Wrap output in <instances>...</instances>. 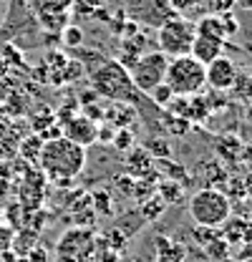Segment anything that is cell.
<instances>
[{"mask_svg":"<svg viewBox=\"0 0 252 262\" xmlns=\"http://www.w3.org/2000/svg\"><path fill=\"white\" fill-rule=\"evenodd\" d=\"M194 33H197V35H207V38H217V40H224V43H227V35H224L220 15H215V13L202 15V18L194 23Z\"/></svg>","mask_w":252,"mask_h":262,"instance_id":"cell-15","label":"cell"},{"mask_svg":"<svg viewBox=\"0 0 252 262\" xmlns=\"http://www.w3.org/2000/svg\"><path fill=\"white\" fill-rule=\"evenodd\" d=\"M242 146H245V144H242L237 136H232V134H227V136H217V141H215V151L220 154V159H224V162H229V164L240 162Z\"/></svg>","mask_w":252,"mask_h":262,"instance_id":"cell-14","label":"cell"},{"mask_svg":"<svg viewBox=\"0 0 252 262\" xmlns=\"http://www.w3.org/2000/svg\"><path fill=\"white\" fill-rule=\"evenodd\" d=\"M157 43L159 51L166 58H179L192 53V43H194V23L187 15H174L169 20H164L157 28Z\"/></svg>","mask_w":252,"mask_h":262,"instance_id":"cell-5","label":"cell"},{"mask_svg":"<svg viewBox=\"0 0 252 262\" xmlns=\"http://www.w3.org/2000/svg\"><path fill=\"white\" fill-rule=\"evenodd\" d=\"M61 129H63V136H66V139H71L73 144H78V146H83V149L96 144V129H98V124L91 121L89 116H83V114H76L73 119H68Z\"/></svg>","mask_w":252,"mask_h":262,"instance_id":"cell-10","label":"cell"},{"mask_svg":"<svg viewBox=\"0 0 252 262\" xmlns=\"http://www.w3.org/2000/svg\"><path fill=\"white\" fill-rule=\"evenodd\" d=\"M235 8H242V10H252V0H235Z\"/></svg>","mask_w":252,"mask_h":262,"instance_id":"cell-37","label":"cell"},{"mask_svg":"<svg viewBox=\"0 0 252 262\" xmlns=\"http://www.w3.org/2000/svg\"><path fill=\"white\" fill-rule=\"evenodd\" d=\"M207 8H209V13L222 15V13H229L235 8V0H207Z\"/></svg>","mask_w":252,"mask_h":262,"instance_id":"cell-32","label":"cell"},{"mask_svg":"<svg viewBox=\"0 0 252 262\" xmlns=\"http://www.w3.org/2000/svg\"><path fill=\"white\" fill-rule=\"evenodd\" d=\"M157 192L166 204H177V202H182V196H184V187H182V182H174V179H164V177H161Z\"/></svg>","mask_w":252,"mask_h":262,"instance_id":"cell-18","label":"cell"},{"mask_svg":"<svg viewBox=\"0 0 252 262\" xmlns=\"http://www.w3.org/2000/svg\"><path fill=\"white\" fill-rule=\"evenodd\" d=\"M114 134H116V129H114L111 124H103V126L96 129V141H101V144H111Z\"/></svg>","mask_w":252,"mask_h":262,"instance_id":"cell-33","label":"cell"},{"mask_svg":"<svg viewBox=\"0 0 252 262\" xmlns=\"http://www.w3.org/2000/svg\"><path fill=\"white\" fill-rule=\"evenodd\" d=\"M169 5H172V10L174 13H179V15H187L189 10H194L199 3H204V0H166Z\"/></svg>","mask_w":252,"mask_h":262,"instance_id":"cell-31","label":"cell"},{"mask_svg":"<svg viewBox=\"0 0 252 262\" xmlns=\"http://www.w3.org/2000/svg\"><path fill=\"white\" fill-rule=\"evenodd\" d=\"M103 5H106V0H76L73 3L76 13H81L86 18H94L98 10H103Z\"/></svg>","mask_w":252,"mask_h":262,"instance_id":"cell-28","label":"cell"},{"mask_svg":"<svg viewBox=\"0 0 252 262\" xmlns=\"http://www.w3.org/2000/svg\"><path fill=\"white\" fill-rule=\"evenodd\" d=\"M242 189H245V196H250L252 199V171L245 174V179H242Z\"/></svg>","mask_w":252,"mask_h":262,"instance_id":"cell-36","label":"cell"},{"mask_svg":"<svg viewBox=\"0 0 252 262\" xmlns=\"http://www.w3.org/2000/svg\"><path fill=\"white\" fill-rule=\"evenodd\" d=\"M35 164L40 166L46 179H51L53 184L68 187L86 169V149L73 144L66 136H58L53 141H43L40 157Z\"/></svg>","mask_w":252,"mask_h":262,"instance_id":"cell-1","label":"cell"},{"mask_svg":"<svg viewBox=\"0 0 252 262\" xmlns=\"http://www.w3.org/2000/svg\"><path fill=\"white\" fill-rule=\"evenodd\" d=\"M116 187H119L121 192H126V194H134V179H131L129 174H126V177L121 174V177L116 179Z\"/></svg>","mask_w":252,"mask_h":262,"instance_id":"cell-34","label":"cell"},{"mask_svg":"<svg viewBox=\"0 0 252 262\" xmlns=\"http://www.w3.org/2000/svg\"><path fill=\"white\" fill-rule=\"evenodd\" d=\"M237 63L229 58V56H217L212 63L204 66V81H207V86L212 89V91H217V94H227L229 89H232V83H235V78H237Z\"/></svg>","mask_w":252,"mask_h":262,"instance_id":"cell-8","label":"cell"},{"mask_svg":"<svg viewBox=\"0 0 252 262\" xmlns=\"http://www.w3.org/2000/svg\"><path fill=\"white\" fill-rule=\"evenodd\" d=\"M111 146L119 149V151H131V146H134V131L131 129H116L114 139H111Z\"/></svg>","mask_w":252,"mask_h":262,"instance_id":"cell-27","label":"cell"},{"mask_svg":"<svg viewBox=\"0 0 252 262\" xmlns=\"http://www.w3.org/2000/svg\"><path fill=\"white\" fill-rule=\"evenodd\" d=\"M245 119L252 124V101H247V106H245Z\"/></svg>","mask_w":252,"mask_h":262,"instance_id":"cell-38","label":"cell"},{"mask_svg":"<svg viewBox=\"0 0 252 262\" xmlns=\"http://www.w3.org/2000/svg\"><path fill=\"white\" fill-rule=\"evenodd\" d=\"M0 222H3V209H0Z\"/></svg>","mask_w":252,"mask_h":262,"instance_id":"cell-40","label":"cell"},{"mask_svg":"<svg viewBox=\"0 0 252 262\" xmlns=\"http://www.w3.org/2000/svg\"><path fill=\"white\" fill-rule=\"evenodd\" d=\"M89 78H91V89L101 98H109V101H134V96L139 94L131 83V76L119 61H111V58H103L98 66H94L89 71Z\"/></svg>","mask_w":252,"mask_h":262,"instance_id":"cell-2","label":"cell"},{"mask_svg":"<svg viewBox=\"0 0 252 262\" xmlns=\"http://www.w3.org/2000/svg\"><path fill=\"white\" fill-rule=\"evenodd\" d=\"M149 96H152V101H154L157 106L166 108V106L172 103V98H174V91H172V89H169V86H166V83L161 81L159 86H154V89L149 91Z\"/></svg>","mask_w":252,"mask_h":262,"instance_id":"cell-26","label":"cell"},{"mask_svg":"<svg viewBox=\"0 0 252 262\" xmlns=\"http://www.w3.org/2000/svg\"><path fill=\"white\" fill-rule=\"evenodd\" d=\"M144 151H146L152 159H169V154H172V146H169L164 139L152 136V139H146V141H144Z\"/></svg>","mask_w":252,"mask_h":262,"instance_id":"cell-21","label":"cell"},{"mask_svg":"<svg viewBox=\"0 0 252 262\" xmlns=\"http://www.w3.org/2000/svg\"><path fill=\"white\" fill-rule=\"evenodd\" d=\"M33 15H35V23H40L43 33L58 35V33L68 26V13H46V10H35Z\"/></svg>","mask_w":252,"mask_h":262,"instance_id":"cell-17","label":"cell"},{"mask_svg":"<svg viewBox=\"0 0 252 262\" xmlns=\"http://www.w3.org/2000/svg\"><path fill=\"white\" fill-rule=\"evenodd\" d=\"M164 83L174 91V96H197L204 91V66L199 63L194 56H179L169 58Z\"/></svg>","mask_w":252,"mask_h":262,"instance_id":"cell-4","label":"cell"},{"mask_svg":"<svg viewBox=\"0 0 252 262\" xmlns=\"http://www.w3.org/2000/svg\"><path fill=\"white\" fill-rule=\"evenodd\" d=\"M129 13L134 15V20H141V23L157 26V28L164 20L179 15V13L172 10V5H169L166 0H134V3L129 5Z\"/></svg>","mask_w":252,"mask_h":262,"instance_id":"cell-9","label":"cell"},{"mask_svg":"<svg viewBox=\"0 0 252 262\" xmlns=\"http://www.w3.org/2000/svg\"><path fill=\"white\" fill-rule=\"evenodd\" d=\"M76 0H35L33 10H46V13H71Z\"/></svg>","mask_w":252,"mask_h":262,"instance_id":"cell-24","label":"cell"},{"mask_svg":"<svg viewBox=\"0 0 252 262\" xmlns=\"http://www.w3.org/2000/svg\"><path fill=\"white\" fill-rule=\"evenodd\" d=\"M98 98H101V96L96 94L94 89H89L86 94H81V96H78V106H91V103H96Z\"/></svg>","mask_w":252,"mask_h":262,"instance_id":"cell-35","label":"cell"},{"mask_svg":"<svg viewBox=\"0 0 252 262\" xmlns=\"http://www.w3.org/2000/svg\"><path fill=\"white\" fill-rule=\"evenodd\" d=\"M166 66H169V58H166L161 51L141 53L139 61L131 66V71H129L134 89H136L139 94H149L154 86H159V83L164 81Z\"/></svg>","mask_w":252,"mask_h":262,"instance_id":"cell-7","label":"cell"},{"mask_svg":"<svg viewBox=\"0 0 252 262\" xmlns=\"http://www.w3.org/2000/svg\"><path fill=\"white\" fill-rule=\"evenodd\" d=\"M126 171H129L131 179H144V177H149L152 171H157V164H154V159H152L144 149H134V151L129 154Z\"/></svg>","mask_w":252,"mask_h":262,"instance_id":"cell-13","label":"cell"},{"mask_svg":"<svg viewBox=\"0 0 252 262\" xmlns=\"http://www.w3.org/2000/svg\"><path fill=\"white\" fill-rule=\"evenodd\" d=\"M3 73H5V63L0 61V78H3Z\"/></svg>","mask_w":252,"mask_h":262,"instance_id":"cell-39","label":"cell"},{"mask_svg":"<svg viewBox=\"0 0 252 262\" xmlns=\"http://www.w3.org/2000/svg\"><path fill=\"white\" fill-rule=\"evenodd\" d=\"M220 20H222V28H224V35H227V38H232V35H237V33L242 31V23L235 18L232 10H229V13H222Z\"/></svg>","mask_w":252,"mask_h":262,"instance_id":"cell-30","label":"cell"},{"mask_svg":"<svg viewBox=\"0 0 252 262\" xmlns=\"http://www.w3.org/2000/svg\"><path fill=\"white\" fill-rule=\"evenodd\" d=\"M103 119H106V124H111L114 129H129V126L139 119V114H136V108H134L129 101H114L111 108L103 114Z\"/></svg>","mask_w":252,"mask_h":262,"instance_id":"cell-12","label":"cell"},{"mask_svg":"<svg viewBox=\"0 0 252 262\" xmlns=\"http://www.w3.org/2000/svg\"><path fill=\"white\" fill-rule=\"evenodd\" d=\"M40 149H43V139H40L38 134H31V136H26V139L20 141V157H23L26 162H31V164L38 162Z\"/></svg>","mask_w":252,"mask_h":262,"instance_id":"cell-20","label":"cell"},{"mask_svg":"<svg viewBox=\"0 0 252 262\" xmlns=\"http://www.w3.org/2000/svg\"><path fill=\"white\" fill-rule=\"evenodd\" d=\"M157 262H184V247L169 237H157Z\"/></svg>","mask_w":252,"mask_h":262,"instance_id":"cell-16","label":"cell"},{"mask_svg":"<svg viewBox=\"0 0 252 262\" xmlns=\"http://www.w3.org/2000/svg\"><path fill=\"white\" fill-rule=\"evenodd\" d=\"M96 247V234L89 227L66 229L53 250V262H91Z\"/></svg>","mask_w":252,"mask_h":262,"instance_id":"cell-6","label":"cell"},{"mask_svg":"<svg viewBox=\"0 0 252 262\" xmlns=\"http://www.w3.org/2000/svg\"><path fill=\"white\" fill-rule=\"evenodd\" d=\"M232 214V202L222 189L215 187H204L199 192H194L189 199V217L194 220L197 227H209L220 229L227 225Z\"/></svg>","mask_w":252,"mask_h":262,"instance_id":"cell-3","label":"cell"},{"mask_svg":"<svg viewBox=\"0 0 252 262\" xmlns=\"http://www.w3.org/2000/svg\"><path fill=\"white\" fill-rule=\"evenodd\" d=\"M58 38H61V43L66 48H73V51H78L83 46V31L78 26H66Z\"/></svg>","mask_w":252,"mask_h":262,"instance_id":"cell-23","label":"cell"},{"mask_svg":"<svg viewBox=\"0 0 252 262\" xmlns=\"http://www.w3.org/2000/svg\"><path fill=\"white\" fill-rule=\"evenodd\" d=\"M164 207H166V202L159 194H152L144 202V207H141V220H144V222H154L159 214L164 212Z\"/></svg>","mask_w":252,"mask_h":262,"instance_id":"cell-22","label":"cell"},{"mask_svg":"<svg viewBox=\"0 0 252 262\" xmlns=\"http://www.w3.org/2000/svg\"><path fill=\"white\" fill-rule=\"evenodd\" d=\"M0 3H5V0H0Z\"/></svg>","mask_w":252,"mask_h":262,"instance_id":"cell-41","label":"cell"},{"mask_svg":"<svg viewBox=\"0 0 252 262\" xmlns=\"http://www.w3.org/2000/svg\"><path fill=\"white\" fill-rule=\"evenodd\" d=\"M224 53V40H217V38H207V35H197L194 33V43H192V53L202 66L212 63L217 56Z\"/></svg>","mask_w":252,"mask_h":262,"instance_id":"cell-11","label":"cell"},{"mask_svg":"<svg viewBox=\"0 0 252 262\" xmlns=\"http://www.w3.org/2000/svg\"><path fill=\"white\" fill-rule=\"evenodd\" d=\"M91 207H94V212H103V214H111L114 212L109 192H94L91 194Z\"/></svg>","mask_w":252,"mask_h":262,"instance_id":"cell-29","label":"cell"},{"mask_svg":"<svg viewBox=\"0 0 252 262\" xmlns=\"http://www.w3.org/2000/svg\"><path fill=\"white\" fill-rule=\"evenodd\" d=\"M164 126H166V131H169L172 136H184V134L192 129V121L184 119V116H174V114H169L166 121H164Z\"/></svg>","mask_w":252,"mask_h":262,"instance_id":"cell-25","label":"cell"},{"mask_svg":"<svg viewBox=\"0 0 252 262\" xmlns=\"http://www.w3.org/2000/svg\"><path fill=\"white\" fill-rule=\"evenodd\" d=\"M229 94L235 96V101H245V103L252 101V76L250 73H237V78H235Z\"/></svg>","mask_w":252,"mask_h":262,"instance_id":"cell-19","label":"cell"}]
</instances>
